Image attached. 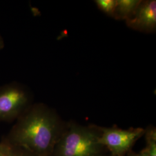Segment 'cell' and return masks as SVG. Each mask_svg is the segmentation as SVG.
<instances>
[{"label":"cell","mask_w":156,"mask_h":156,"mask_svg":"<svg viewBox=\"0 0 156 156\" xmlns=\"http://www.w3.org/2000/svg\"><path fill=\"white\" fill-rule=\"evenodd\" d=\"M66 126L48 106L31 104L17 118L5 137L37 156H51Z\"/></svg>","instance_id":"6da1fadb"},{"label":"cell","mask_w":156,"mask_h":156,"mask_svg":"<svg viewBox=\"0 0 156 156\" xmlns=\"http://www.w3.org/2000/svg\"><path fill=\"white\" fill-rule=\"evenodd\" d=\"M100 127L66 123L51 156H104L106 148L100 143Z\"/></svg>","instance_id":"7a4b0ae2"},{"label":"cell","mask_w":156,"mask_h":156,"mask_svg":"<svg viewBox=\"0 0 156 156\" xmlns=\"http://www.w3.org/2000/svg\"><path fill=\"white\" fill-rule=\"evenodd\" d=\"M31 104V97L23 85L12 82L0 87V121L16 120Z\"/></svg>","instance_id":"3957f363"},{"label":"cell","mask_w":156,"mask_h":156,"mask_svg":"<svg viewBox=\"0 0 156 156\" xmlns=\"http://www.w3.org/2000/svg\"><path fill=\"white\" fill-rule=\"evenodd\" d=\"M100 143L113 156H127L145 132V129L140 127L123 129L100 127Z\"/></svg>","instance_id":"277c9868"},{"label":"cell","mask_w":156,"mask_h":156,"mask_svg":"<svg viewBox=\"0 0 156 156\" xmlns=\"http://www.w3.org/2000/svg\"><path fill=\"white\" fill-rule=\"evenodd\" d=\"M129 27L140 31L151 32L156 27V1H141L133 15L126 19Z\"/></svg>","instance_id":"5b68a950"},{"label":"cell","mask_w":156,"mask_h":156,"mask_svg":"<svg viewBox=\"0 0 156 156\" xmlns=\"http://www.w3.org/2000/svg\"><path fill=\"white\" fill-rule=\"evenodd\" d=\"M0 156H37L31 151L8 140L5 136L0 141Z\"/></svg>","instance_id":"8992f818"},{"label":"cell","mask_w":156,"mask_h":156,"mask_svg":"<svg viewBox=\"0 0 156 156\" xmlns=\"http://www.w3.org/2000/svg\"><path fill=\"white\" fill-rule=\"evenodd\" d=\"M141 1L137 0H118L117 1V11L118 16L127 19L133 15Z\"/></svg>","instance_id":"52a82bcc"},{"label":"cell","mask_w":156,"mask_h":156,"mask_svg":"<svg viewBox=\"0 0 156 156\" xmlns=\"http://www.w3.org/2000/svg\"><path fill=\"white\" fill-rule=\"evenodd\" d=\"M146 147L140 152L142 156H156V129L149 127L145 129L144 134Z\"/></svg>","instance_id":"ba28073f"},{"label":"cell","mask_w":156,"mask_h":156,"mask_svg":"<svg viewBox=\"0 0 156 156\" xmlns=\"http://www.w3.org/2000/svg\"><path fill=\"white\" fill-rule=\"evenodd\" d=\"M95 3L102 11L110 15H114L117 7L116 0H97Z\"/></svg>","instance_id":"9c48e42d"},{"label":"cell","mask_w":156,"mask_h":156,"mask_svg":"<svg viewBox=\"0 0 156 156\" xmlns=\"http://www.w3.org/2000/svg\"><path fill=\"white\" fill-rule=\"evenodd\" d=\"M127 156H142V155L140 154V153H135L131 151L128 153Z\"/></svg>","instance_id":"30bf717a"},{"label":"cell","mask_w":156,"mask_h":156,"mask_svg":"<svg viewBox=\"0 0 156 156\" xmlns=\"http://www.w3.org/2000/svg\"><path fill=\"white\" fill-rule=\"evenodd\" d=\"M4 47V42L1 36L0 35V50L2 49Z\"/></svg>","instance_id":"8fae6325"},{"label":"cell","mask_w":156,"mask_h":156,"mask_svg":"<svg viewBox=\"0 0 156 156\" xmlns=\"http://www.w3.org/2000/svg\"><path fill=\"white\" fill-rule=\"evenodd\" d=\"M112 156L111 154H106V155H105V156Z\"/></svg>","instance_id":"7c38bea8"}]
</instances>
